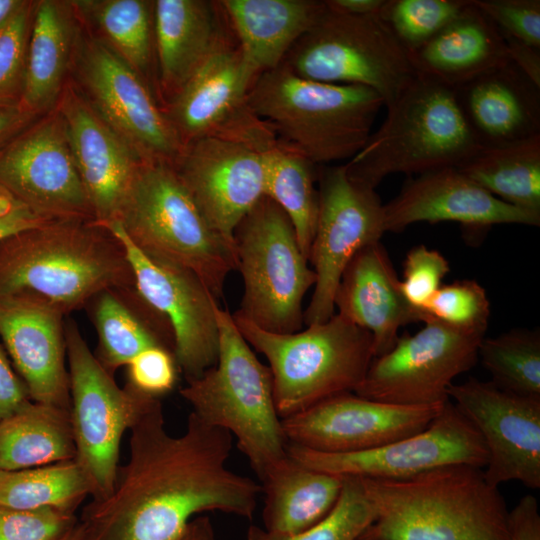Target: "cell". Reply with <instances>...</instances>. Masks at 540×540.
I'll list each match as a JSON object with an SVG mask.
<instances>
[{"label":"cell","mask_w":540,"mask_h":540,"mask_svg":"<svg viewBox=\"0 0 540 540\" xmlns=\"http://www.w3.org/2000/svg\"><path fill=\"white\" fill-rule=\"evenodd\" d=\"M434 318L465 334L484 337L490 316L485 289L475 280L464 279L441 286L422 308Z\"/></svg>","instance_id":"cell-41"},{"label":"cell","mask_w":540,"mask_h":540,"mask_svg":"<svg viewBox=\"0 0 540 540\" xmlns=\"http://www.w3.org/2000/svg\"><path fill=\"white\" fill-rule=\"evenodd\" d=\"M357 540H383L365 531Z\"/></svg>","instance_id":"cell-56"},{"label":"cell","mask_w":540,"mask_h":540,"mask_svg":"<svg viewBox=\"0 0 540 540\" xmlns=\"http://www.w3.org/2000/svg\"><path fill=\"white\" fill-rule=\"evenodd\" d=\"M232 316L247 343L268 361L281 419L354 392L374 358L371 333L339 314L290 334L266 331L237 312Z\"/></svg>","instance_id":"cell-8"},{"label":"cell","mask_w":540,"mask_h":540,"mask_svg":"<svg viewBox=\"0 0 540 540\" xmlns=\"http://www.w3.org/2000/svg\"><path fill=\"white\" fill-rule=\"evenodd\" d=\"M449 271V262L439 251L425 245L414 246L407 252L403 263V280L399 284L401 293L412 307L422 312Z\"/></svg>","instance_id":"cell-44"},{"label":"cell","mask_w":540,"mask_h":540,"mask_svg":"<svg viewBox=\"0 0 540 540\" xmlns=\"http://www.w3.org/2000/svg\"><path fill=\"white\" fill-rule=\"evenodd\" d=\"M259 479L263 528L279 534L301 532L323 519L336 504L343 483V478L307 467L287 452Z\"/></svg>","instance_id":"cell-32"},{"label":"cell","mask_w":540,"mask_h":540,"mask_svg":"<svg viewBox=\"0 0 540 540\" xmlns=\"http://www.w3.org/2000/svg\"><path fill=\"white\" fill-rule=\"evenodd\" d=\"M255 77L243 62L233 36L195 71L169 100L165 112L183 146L203 137H230L264 146L274 132L250 109Z\"/></svg>","instance_id":"cell-18"},{"label":"cell","mask_w":540,"mask_h":540,"mask_svg":"<svg viewBox=\"0 0 540 540\" xmlns=\"http://www.w3.org/2000/svg\"><path fill=\"white\" fill-rule=\"evenodd\" d=\"M129 431L111 493L78 517L81 540H177L202 512L253 517L261 485L228 468L229 432L191 412L185 431L172 435L159 398Z\"/></svg>","instance_id":"cell-1"},{"label":"cell","mask_w":540,"mask_h":540,"mask_svg":"<svg viewBox=\"0 0 540 540\" xmlns=\"http://www.w3.org/2000/svg\"><path fill=\"white\" fill-rule=\"evenodd\" d=\"M31 400L28 389L12 367L0 341V422Z\"/></svg>","instance_id":"cell-47"},{"label":"cell","mask_w":540,"mask_h":540,"mask_svg":"<svg viewBox=\"0 0 540 540\" xmlns=\"http://www.w3.org/2000/svg\"><path fill=\"white\" fill-rule=\"evenodd\" d=\"M458 222L481 233L497 224L539 226L540 216L496 198L457 167H446L410 178L384 204L386 232H400L418 222Z\"/></svg>","instance_id":"cell-22"},{"label":"cell","mask_w":540,"mask_h":540,"mask_svg":"<svg viewBox=\"0 0 540 540\" xmlns=\"http://www.w3.org/2000/svg\"><path fill=\"white\" fill-rule=\"evenodd\" d=\"M64 316L30 295L0 297V341L31 400L70 409Z\"/></svg>","instance_id":"cell-23"},{"label":"cell","mask_w":540,"mask_h":540,"mask_svg":"<svg viewBox=\"0 0 540 540\" xmlns=\"http://www.w3.org/2000/svg\"><path fill=\"white\" fill-rule=\"evenodd\" d=\"M70 409L30 400L0 422V470L74 460Z\"/></svg>","instance_id":"cell-33"},{"label":"cell","mask_w":540,"mask_h":540,"mask_svg":"<svg viewBox=\"0 0 540 540\" xmlns=\"http://www.w3.org/2000/svg\"><path fill=\"white\" fill-rule=\"evenodd\" d=\"M496 25L502 37L540 48L539 0H473Z\"/></svg>","instance_id":"cell-45"},{"label":"cell","mask_w":540,"mask_h":540,"mask_svg":"<svg viewBox=\"0 0 540 540\" xmlns=\"http://www.w3.org/2000/svg\"><path fill=\"white\" fill-rule=\"evenodd\" d=\"M101 226L124 246L139 294L169 322L179 372L187 382L200 377L218 359L217 299L192 271L143 254L118 222Z\"/></svg>","instance_id":"cell-16"},{"label":"cell","mask_w":540,"mask_h":540,"mask_svg":"<svg viewBox=\"0 0 540 540\" xmlns=\"http://www.w3.org/2000/svg\"><path fill=\"white\" fill-rule=\"evenodd\" d=\"M282 64L309 80L368 87L382 97L384 106L417 75L410 53L379 14L347 15L326 4Z\"/></svg>","instance_id":"cell-10"},{"label":"cell","mask_w":540,"mask_h":540,"mask_svg":"<svg viewBox=\"0 0 540 540\" xmlns=\"http://www.w3.org/2000/svg\"><path fill=\"white\" fill-rule=\"evenodd\" d=\"M319 211L308 262L316 275L304 324H320L335 313L334 297L351 259L386 232L384 204L375 189L352 180L346 165L317 167Z\"/></svg>","instance_id":"cell-12"},{"label":"cell","mask_w":540,"mask_h":540,"mask_svg":"<svg viewBox=\"0 0 540 540\" xmlns=\"http://www.w3.org/2000/svg\"><path fill=\"white\" fill-rule=\"evenodd\" d=\"M70 419L76 461L92 485V499L108 496L119 468L124 433L158 397L120 387L90 350L76 322L65 320Z\"/></svg>","instance_id":"cell-11"},{"label":"cell","mask_w":540,"mask_h":540,"mask_svg":"<svg viewBox=\"0 0 540 540\" xmlns=\"http://www.w3.org/2000/svg\"><path fill=\"white\" fill-rule=\"evenodd\" d=\"M177 540H216L213 525L206 516L195 517Z\"/></svg>","instance_id":"cell-53"},{"label":"cell","mask_w":540,"mask_h":540,"mask_svg":"<svg viewBox=\"0 0 540 540\" xmlns=\"http://www.w3.org/2000/svg\"><path fill=\"white\" fill-rule=\"evenodd\" d=\"M33 7L25 1L0 28V102L20 100Z\"/></svg>","instance_id":"cell-42"},{"label":"cell","mask_w":540,"mask_h":540,"mask_svg":"<svg viewBox=\"0 0 540 540\" xmlns=\"http://www.w3.org/2000/svg\"><path fill=\"white\" fill-rule=\"evenodd\" d=\"M50 220L54 219L36 214L9 192L0 188V241Z\"/></svg>","instance_id":"cell-48"},{"label":"cell","mask_w":540,"mask_h":540,"mask_svg":"<svg viewBox=\"0 0 540 540\" xmlns=\"http://www.w3.org/2000/svg\"><path fill=\"white\" fill-rule=\"evenodd\" d=\"M460 112L481 147L540 135V86L514 63L453 88Z\"/></svg>","instance_id":"cell-26"},{"label":"cell","mask_w":540,"mask_h":540,"mask_svg":"<svg viewBox=\"0 0 540 540\" xmlns=\"http://www.w3.org/2000/svg\"><path fill=\"white\" fill-rule=\"evenodd\" d=\"M126 367L128 386L158 398L173 390L179 373L173 352L162 347L142 351Z\"/></svg>","instance_id":"cell-46"},{"label":"cell","mask_w":540,"mask_h":540,"mask_svg":"<svg viewBox=\"0 0 540 540\" xmlns=\"http://www.w3.org/2000/svg\"><path fill=\"white\" fill-rule=\"evenodd\" d=\"M272 145L203 137L185 144L172 164L206 221L233 249L236 227L265 196V153Z\"/></svg>","instance_id":"cell-17"},{"label":"cell","mask_w":540,"mask_h":540,"mask_svg":"<svg viewBox=\"0 0 540 540\" xmlns=\"http://www.w3.org/2000/svg\"><path fill=\"white\" fill-rule=\"evenodd\" d=\"M376 519V512L357 478H343L338 500L319 522L295 534H279L251 525L245 540H357Z\"/></svg>","instance_id":"cell-39"},{"label":"cell","mask_w":540,"mask_h":540,"mask_svg":"<svg viewBox=\"0 0 540 540\" xmlns=\"http://www.w3.org/2000/svg\"><path fill=\"white\" fill-rule=\"evenodd\" d=\"M96 24L107 45L140 75L155 52L153 2L143 0L71 1Z\"/></svg>","instance_id":"cell-37"},{"label":"cell","mask_w":540,"mask_h":540,"mask_svg":"<svg viewBox=\"0 0 540 540\" xmlns=\"http://www.w3.org/2000/svg\"><path fill=\"white\" fill-rule=\"evenodd\" d=\"M383 540H508V509L482 468L455 464L398 480L359 479Z\"/></svg>","instance_id":"cell-3"},{"label":"cell","mask_w":540,"mask_h":540,"mask_svg":"<svg viewBox=\"0 0 540 540\" xmlns=\"http://www.w3.org/2000/svg\"><path fill=\"white\" fill-rule=\"evenodd\" d=\"M219 353L216 364L190 380L180 395L205 423L236 438L258 477L286 455L272 374L238 330L232 314L216 308Z\"/></svg>","instance_id":"cell-7"},{"label":"cell","mask_w":540,"mask_h":540,"mask_svg":"<svg viewBox=\"0 0 540 540\" xmlns=\"http://www.w3.org/2000/svg\"><path fill=\"white\" fill-rule=\"evenodd\" d=\"M410 56L417 73L452 88L511 62L498 28L473 0Z\"/></svg>","instance_id":"cell-29"},{"label":"cell","mask_w":540,"mask_h":540,"mask_svg":"<svg viewBox=\"0 0 540 540\" xmlns=\"http://www.w3.org/2000/svg\"><path fill=\"white\" fill-rule=\"evenodd\" d=\"M443 405H397L347 392L283 418L281 423L287 443L322 453H353L424 430Z\"/></svg>","instance_id":"cell-21"},{"label":"cell","mask_w":540,"mask_h":540,"mask_svg":"<svg viewBox=\"0 0 540 540\" xmlns=\"http://www.w3.org/2000/svg\"><path fill=\"white\" fill-rule=\"evenodd\" d=\"M457 168L501 201L540 216V135L480 147Z\"/></svg>","instance_id":"cell-34"},{"label":"cell","mask_w":540,"mask_h":540,"mask_svg":"<svg viewBox=\"0 0 540 540\" xmlns=\"http://www.w3.org/2000/svg\"><path fill=\"white\" fill-rule=\"evenodd\" d=\"M135 286L125 248L94 221L54 219L0 241V297L30 295L65 315Z\"/></svg>","instance_id":"cell-2"},{"label":"cell","mask_w":540,"mask_h":540,"mask_svg":"<svg viewBox=\"0 0 540 540\" xmlns=\"http://www.w3.org/2000/svg\"><path fill=\"white\" fill-rule=\"evenodd\" d=\"M91 495L89 477L76 459L21 470H0L2 506L54 508L75 513Z\"/></svg>","instance_id":"cell-36"},{"label":"cell","mask_w":540,"mask_h":540,"mask_svg":"<svg viewBox=\"0 0 540 540\" xmlns=\"http://www.w3.org/2000/svg\"><path fill=\"white\" fill-rule=\"evenodd\" d=\"M35 117L20 100L0 102V149L33 123Z\"/></svg>","instance_id":"cell-50"},{"label":"cell","mask_w":540,"mask_h":540,"mask_svg":"<svg viewBox=\"0 0 540 540\" xmlns=\"http://www.w3.org/2000/svg\"><path fill=\"white\" fill-rule=\"evenodd\" d=\"M25 0H0V28L16 13Z\"/></svg>","instance_id":"cell-54"},{"label":"cell","mask_w":540,"mask_h":540,"mask_svg":"<svg viewBox=\"0 0 540 540\" xmlns=\"http://www.w3.org/2000/svg\"><path fill=\"white\" fill-rule=\"evenodd\" d=\"M508 540H540L539 505L534 496H523L508 512Z\"/></svg>","instance_id":"cell-49"},{"label":"cell","mask_w":540,"mask_h":540,"mask_svg":"<svg viewBox=\"0 0 540 540\" xmlns=\"http://www.w3.org/2000/svg\"><path fill=\"white\" fill-rule=\"evenodd\" d=\"M386 0H326V6L336 12L354 15L367 16L378 15Z\"/></svg>","instance_id":"cell-52"},{"label":"cell","mask_w":540,"mask_h":540,"mask_svg":"<svg viewBox=\"0 0 540 540\" xmlns=\"http://www.w3.org/2000/svg\"><path fill=\"white\" fill-rule=\"evenodd\" d=\"M233 240L236 269L244 284L236 312L269 332L300 331L302 301L316 275L288 216L264 196L240 221Z\"/></svg>","instance_id":"cell-9"},{"label":"cell","mask_w":540,"mask_h":540,"mask_svg":"<svg viewBox=\"0 0 540 540\" xmlns=\"http://www.w3.org/2000/svg\"><path fill=\"white\" fill-rule=\"evenodd\" d=\"M286 452L324 473L373 480H398L455 464L484 468L488 459L479 432L450 399L424 430L378 448L322 453L287 443Z\"/></svg>","instance_id":"cell-13"},{"label":"cell","mask_w":540,"mask_h":540,"mask_svg":"<svg viewBox=\"0 0 540 540\" xmlns=\"http://www.w3.org/2000/svg\"><path fill=\"white\" fill-rule=\"evenodd\" d=\"M399 284L388 253L379 241L356 253L337 287V314L371 333L374 358L394 347L400 327L427 319L406 301Z\"/></svg>","instance_id":"cell-25"},{"label":"cell","mask_w":540,"mask_h":540,"mask_svg":"<svg viewBox=\"0 0 540 540\" xmlns=\"http://www.w3.org/2000/svg\"><path fill=\"white\" fill-rule=\"evenodd\" d=\"M85 308L98 338L94 355L110 374L152 347L174 354L169 322L144 300L136 286L101 291Z\"/></svg>","instance_id":"cell-30"},{"label":"cell","mask_w":540,"mask_h":540,"mask_svg":"<svg viewBox=\"0 0 540 540\" xmlns=\"http://www.w3.org/2000/svg\"><path fill=\"white\" fill-rule=\"evenodd\" d=\"M503 39L511 62L540 86V48L509 37Z\"/></svg>","instance_id":"cell-51"},{"label":"cell","mask_w":540,"mask_h":540,"mask_svg":"<svg viewBox=\"0 0 540 540\" xmlns=\"http://www.w3.org/2000/svg\"><path fill=\"white\" fill-rule=\"evenodd\" d=\"M265 163V196L288 216L308 260L319 211L318 166L278 139L267 149Z\"/></svg>","instance_id":"cell-35"},{"label":"cell","mask_w":540,"mask_h":540,"mask_svg":"<svg viewBox=\"0 0 540 540\" xmlns=\"http://www.w3.org/2000/svg\"><path fill=\"white\" fill-rule=\"evenodd\" d=\"M242 59L255 78L280 66L325 9L317 0H221Z\"/></svg>","instance_id":"cell-28"},{"label":"cell","mask_w":540,"mask_h":540,"mask_svg":"<svg viewBox=\"0 0 540 540\" xmlns=\"http://www.w3.org/2000/svg\"><path fill=\"white\" fill-rule=\"evenodd\" d=\"M448 398L474 425L487 450L483 471L493 487L518 481L540 488V398L515 395L470 377Z\"/></svg>","instance_id":"cell-20"},{"label":"cell","mask_w":540,"mask_h":540,"mask_svg":"<svg viewBox=\"0 0 540 540\" xmlns=\"http://www.w3.org/2000/svg\"><path fill=\"white\" fill-rule=\"evenodd\" d=\"M55 108L64 121L94 222L104 225L116 221L144 161L73 87L64 86Z\"/></svg>","instance_id":"cell-24"},{"label":"cell","mask_w":540,"mask_h":540,"mask_svg":"<svg viewBox=\"0 0 540 540\" xmlns=\"http://www.w3.org/2000/svg\"><path fill=\"white\" fill-rule=\"evenodd\" d=\"M116 222L143 254L192 271L217 300L223 297L236 269L234 249L206 221L171 164L141 163Z\"/></svg>","instance_id":"cell-6"},{"label":"cell","mask_w":540,"mask_h":540,"mask_svg":"<svg viewBox=\"0 0 540 540\" xmlns=\"http://www.w3.org/2000/svg\"><path fill=\"white\" fill-rule=\"evenodd\" d=\"M248 103L279 141L317 166L350 160L384 106L368 87L309 80L283 64L255 79Z\"/></svg>","instance_id":"cell-4"},{"label":"cell","mask_w":540,"mask_h":540,"mask_svg":"<svg viewBox=\"0 0 540 540\" xmlns=\"http://www.w3.org/2000/svg\"><path fill=\"white\" fill-rule=\"evenodd\" d=\"M0 188L47 219L94 221L56 108L0 149Z\"/></svg>","instance_id":"cell-15"},{"label":"cell","mask_w":540,"mask_h":540,"mask_svg":"<svg viewBox=\"0 0 540 540\" xmlns=\"http://www.w3.org/2000/svg\"><path fill=\"white\" fill-rule=\"evenodd\" d=\"M413 335L399 336L394 347L373 358L354 393L406 406H430L449 400L448 388L473 368L484 337L460 332L427 318Z\"/></svg>","instance_id":"cell-14"},{"label":"cell","mask_w":540,"mask_h":540,"mask_svg":"<svg viewBox=\"0 0 540 540\" xmlns=\"http://www.w3.org/2000/svg\"><path fill=\"white\" fill-rule=\"evenodd\" d=\"M77 523L73 512L0 505V540H61Z\"/></svg>","instance_id":"cell-43"},{"label":"cell","mask_w":540,"mask_h":540,"mask_svg":"<svg viewBox=\"0 0 540 540\" xmlns=\"http://www.w3.org/2000/svg\"><path fill=\"white\" fill-rule=\"evenodd\" d=\"M470 0H386L379 16L412 53L457 17Z\"/></svg>","instance_id":"cell-40"},{"label":"cell","mask_w":540,"mask_h":540,"mask_svg":"<svg viewBox=\"0 0 540 540\" xmlns=\"http://www.w3.org/2000/svg\"><path fill=\"white\" fill-rule=\"evenodd\" d=\"M153 26L159 83L170 99L233 37L219 1H153Z\"/></svg>","instance_id":"cell-27"},{"label":"cell","mask_w":540,"mask_h":540,"mask_svg":"<svg viewBox=\"0 0 540 540\" xmlns=\"http://www.w3.org/2000/svg\"><path fill=\"white\" fill-rule=\"evenodd\" d=\"M61 540H81V531L79 528V524L77 525Z\"/></svg>","instance_id":"cell-55"},{"label":"cell","mask_w":540,"mask_h":540,"mask_svg":"<svg viewBox=\"0 0 540 540\" xmlns=\"http://www.w3.org/2000/svg\"><path fill=\"white\" fill-rule=\"evenodd\" d=\"M379 128L346 165L349 177L375 189L391 174L420 175L464 164L481 146L452 87L417 73L388 105Z\"/></svg>","instance_id":"cell-5"},{"label":"cell","mask_w":540,"mask_h":540,"mask_svg":"<svg viewBox=\"0 0 540 540\" xmlns=\"http://www.w3.org/2000/svg\"><path fill=\"white\" fill-rule=\"evenodd\" d=\"M478 357L497 388L523 397L540 398V334L513 329L483 338Z\"/></svg>","instance_id":"cell-38"},{"label":"cell","mask_w":540,"mask_h":540,"mask_svg":"<svg viewBox=\"0 0 540 540\" xmlns=\"http://www.w3.org/2000/svg\"><path fill=\"white\" fill-rule=\"evenodd\" d=\"M80 76L89 104L143 161L173 164L183 144L141 75L108 45L85 43Z\"/></svg>","instance_id":"cell-19"},{"label":"cell","mask_w":540,"mask_h":540,"mask_svg":"<svg viewBox=\"0 0 540 540\" xmlns=\"http://www.w3.org/2000/svg\"><path fill=\"white\" fill-rule=\"evenodd\" d=\"M71 2H34L21 104L36 116L55 109L76 39Z\"/></svg>","instance_id":"cell-31"}]
</instances>
